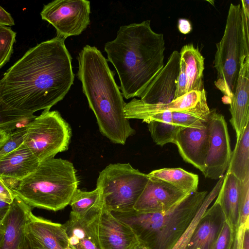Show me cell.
I'll use <instances>...</instances> for the list:
<instances>
[{"label": "cell", "instance_id": "39", "mask_svg": "<svg viewBox=\"0 0 249 249\" xmlns=\"http://www.w3.org/2000/svg\"><path fill=\"white\" fill-rule=\"evenodd\" d=\"M178 26L179 31L183 34H188L192 30L191 24L187 19L179 18Z\"/></svg>", "mask_w": 249, "mask_h": 249}, {"label": "cell", "instance_id": "16", "mask_svg": "<svg viewBox=\"0 0 249 249\" xmlns=\"http://www.w3.org/2000/svg\"><path fill=\"white\" fill-rule=\"evenodd\" d=\"M103 207L90 212L81 218L70 215L63 224L72 249H101L98 227Z\"/></svg>", "mask_w": 249, "mask_h": 249}, {"label": "cell", "instance_id": "28", "mask_svg": "<svg viewBox=\"0 0 249 249\" xmlns=\"http://www.w3.org/2000/svg\"><path fill=\"white\" fill-rule=\"evenodd\" d=\"M36 116L32 113L21 112L12 110L0 100V128L9 133L25 126Z\"/></svg>", "mask_w": 249, "mask_h": 249}, {"label": "cell", "instance_id": "17", "mask_svg": "<svg viewBox=\"0 0 249 249\" xmlns=\"http://www.w3.org/2000/svg\"><path fill=\"white\" fill-rule=\"evenodd\" d=\"M98 237L101 249H132L139 241L129 226L104 207L100 218Z\"/></svg>", "mask_w": 249, "mask_h": 249}, {"label": "cell", "instance_id": "22", "mask_svg": "<svg viewBox=\"0 0 249 249\" xmlns=\"http://www.w3.org/2000/svg\"><path fill=\"white\" fill-rule=\"evenodd\" d=\"M242 182L226 172L216 200L227 221L235 231L239 225V202Z\"/></svg>", "mask_w": 249, "mask_h": 249}, {"label": "cell", "instance_id": "35", "mask_svg": "<svg viewBox=\"0 0 249 249\" xmlns=\"http://www.w3.org/2000/svg\"><path fill=\"white\" fill-rule=\"evenodd\" d=\"M187 86L188 80L185 63L180 57L179 71L177 80L174 100L187 93Z\"/></svg>", "mask_w": 249, "mask_h": 249}, {"label": "cell", "instance_id": "1", "mask_svg": "<svg viewBox=\"0 0 249 249\" xmlns=\"http://www.w3.org/2000/svg\"><path fill=\"white\" fill-rule=\"evenodd\" d=\"M59 36L29 49L0 80V100L8 108L33 114L50 109L73 84L71 56Z\"/></svg>", "mask_w": 249, "mask_h": 249}, {"label": "cell", "instance_id": "3", "mask_svg": "<svg viewBox=\"0 0 249 249\" xmlns=\"http://www.w3.org/2000/svg\"><path fill=\"white\" fill-rule=\"evenodd\" d=\"M77 75L97 120L99 130L112 142L124 144L135 134L124 114L126 103L107 60L95 46L86 45L77 58Z\"/></svg>", "mask_w": 249, "mask_h": 249}, {"label": "cell", "instance_id": "6", "mask_svg": "<svg viewBox=\"0 0 249 249\" xmlns=\"http://www.w3.org/2000/svg\"><path fill=\"white\" fill-rule=\"evenodd\" d=\"M249 19L240 4L231 3L223 36L216 43L213 61L217 71L216 87L230 104L235 91L243 56H249Z\"/></svg>", "mask_w": 249, "mask_h": 249}, {"label": "cell", "instance_id": "7", "mask_svg": "<svg viewBox=\"0 0 249 249\" xmlns=\"http://www.w3.org/2000/svg\"><path fill=\"white\" fill-rule=\"evenodd\" d=\"M149 177L129 163L110 164L99 173L96 187L106 209L110 212L133 209Z\"/></svg>", "mask_w": 249, "mask_h": 249}, {"label": "cell", "instance_id": "26", "mask_svg": "<svg viewBox=\"0 0 249 249\" xmlns=\"http://www.w3.org/2000/svg\"><path fill=\"white\" fill-rule=\"evenodd\" d=\"M70 215L81 218L87 214L104 206L100 189L96 187L92 191H83L77 189L70 203Z\"/></svg>", "mask_w": 249, "mask_h": 249}, {"label": "cell", "instance_id": "15", "mask_svg": "<svg viewBox=\"0 0 249 249\" xmlns=\"http://www.w3.org/2000/svg\"><path fill=\"white\" fill-rule=\"evenodd\" d=\"M209 141L207 122L205 127L202 129L181 127L177 133L174 144L177 145L183 160L199 170L203 174Z\"/></svg>", "mask_w": 249, "mask_h": 249}, {"label": "cell", "instance_id": "30", "mask_svg": "<svg viewBox=\"0 0 249 249\" xmlns=\"http://www.w3.org/2000/svg\"><path fill=\"white\" fill-rule=\"evenodd\" d=\"M16 36V33L11 27L0 25V69L10 59Z\"/></svg>", "mask_w": 249, "mask_h": 249}, {"label": "cell", "instance_id": "37", "mask_svg": "<svg viewBox=\"0 0 249 249\" xmlns=\"http://www.w3.org/2000/svg\"><path fill=\"white\" fill-rule=\"evenodd\" d=\"M249 227V221L239 225L235 231L233 243L231 249H243L245 232Z\"/></svg>", "mask_w": 249, "mask_h": 249}, {"label": "cell", "instance_id": "2", "mask_svg": "<svg viewBox=\"0 0 249 249\" xmlns=\"http://www.w3.org/2000/svg\"><path fill=\"white\" fill-rule=\"evenodd\" d=\"M165 40L150 20L121 26L115 39L107 42L108 61L118 74L123 97H140L163 68Z\"/></svg>", "mask_w": 249, "mask_h": 249}, {"label": "cell", "instance_id": "31", "mask_svg": "<svg viewBox=\"0 0 249 249\" xmlns=\"http://www.w3.org/2000/svg\"><path fill=\"white\" fill-rule=\"evenodd\" d=\"M173 123L183 127L202 129L205 127L207 122L197 116L185 112H172Z\"/></svg>", "mask_w": 249, "mask_h": 249}, {"label": "cell", "instance_id": "44", "mask_svg": "<svg viewBox=\"0 0 249 249\" xmlns=\"http://www.w3.org/2000/svg\"><path fill=\"white\" fill-rule=\"evenodd\" d=\"M30 249H38V248H35L34 247H33L31 244L30 243Z\"/></svg>", "mask_w": 249, "mask_h": 249}, {"label": "cell", "instance_id": "9", "mask_svg": "<svg viewBox=\"0 0 249 249\" xmlns=\"http://www.w3.org/2000/svg\"><path fill=\"white\" fill-rule=\"evenodd\" d=\"M90 1L56 0L44 5L40 15L52 24L57 36L66 39L80 35L89 24Z\"/></svg>", "mask_w": 249, "mask_h": 249}, {"label": "cell", "instance_id": "21", "mask_svg": "<svg viewBox=\"0 0 249 249\" xmlns=\"http://www.w3.org/2000/svg\"><path fill=\"white\" fill-rule=\"evenodd\" d=\"M40 161L23 144L0 159V177L19 182L34 172Z\"/></svg>", "mask_w": 249, "mask_h": 249}, {"label": "cell", "instance_id": "42", "mask_svg": "<svg viewBox=\"0 0 249 249\" xmlns=\"http://www.w3.org/2000/svg\"><path fill=\"white\" fill-rule=\"evenodd\" d=\"M243 249H249V228H248L246 229L244 240H243Z\"/></svg>", "mask_w": 249, "mask_h": 249}, {"label": "cell", "instance_id": "24", "mask_svg": "<svg viewBox=\"0 0 249 249\" xmlns=\"http://www.w3.org/2000/svg\"><path fill=\"white\" fill-rule=\"evenodd\" d=\"M147 176L164 181L187 194L197 191L198 175L180 168L157 169L152 171Z\"/></svg>", "mask_w": 249, "mask_h": 249}, {"label": "cell", "instance_id": "27", "mask_svg": "<svg viewBox=\"0 0 249 249\" xmlns=\"http://www.w3.org/2000/svg\"><path fill=\"white\" fill-rule=\"evenodd\" d=\"M224 176L219 179L214 187L208 194L203 203L172 249H185L188 244L197 225L205 211L213 200L217 197Z\"/></svg>", "mask_w": 249, "mask_h": 249}, {"label": "cell", "instance_id": "38", "mask_svg": "<svg viewBox=\"0 0 249 249\" xmlns=\"http://www.w3.org/2000/svg\"><path fill=\"white\" fill-rule=\"evenodd\" d=\"M14 25L15 22L11 14L0 6V25L11 26Z\"/></svg>", "mask_w": 249, "mask_h": 249}, {"label": "cell", "instance_id": "34", "mask_svg": "<svg viewBox=\"0 0 249 249\" xmlns=\"http://www.w3.org/2000/svg\"><path fill=\"white\" fill-rule=\"evenodd\" d=\"M249 221V179L242 182L239 202V225ZM238 225V226H239Z\"/></svg>", "mask_w": 249, "mask_h": 249}, {"label": "cell", "instance_id": "10", "mask_svg": "<svg viewBox=\"0 0 249 249\" xmlns=\"http://www.w3.org/2000/svg\"><path fill=\"white\" fill-rule=\"evenodd\" d=\"M166 111H182L193 114L207 122L210 115L205 89L192 91L168 104H148L133 98L124 109L125 117L143 122L149 117Z\"/></svg>", "mask_w": 249, "mask_h": 249}, {"label": "cell", "instance_id": "32", "mask_svg": "<svg viewBox=\"0 0 249 249\" xmlns=\"http://www.w3.org/2000/svg\"><path fill=\"white\" fill-rule=\"evenodd\" d=\"M235 231L225 220L219 234L212 249H231Z\"/></svg>", "mask_w": 249, "mask_h": 249}, {"label": "cell", "instance_id": "14", "mask_svg": "<svg viewBox=\"0 0 249 249\" xmlns=\"http://www.w3.org/2000/svg\"><path fill=\"white\" fill-rule=\"evenodd\" d=\"M148 177V181L133 208L137 212L150 213L166 211L188 195L164 181Z\"/></svg>", "mask_w": 249, "mask_h": 249}, {"label": "cell", "instance_id": "36", "mask_svg": "<svg viewBox=\"0 0 249 249\" xmlns=\"http://www.w3.org/2000/svg\"><path fill=\"white\" fill-rule=\"evenodd\" d=\"M16 196L13 189L0 177V200L10 204Z\"/></svg>", "mask_w": 249, "mask_h": 249}, {"label": "cell", "instance_id": "5", "mask_svg": "<svg viewBox=\"0 0 249 249\" xmlns=\"http://www.w3.org/2000/svg\"><path fill=\"white\" fill-rule=\"evenodd\" d=\"M79 181L73 164L66 160L49 158L13 189L31 208L57 211L70 203Z\"/></svg>", "mask_w": 249, "mask_h": 249}, {"label": "cell", "instance_id": "13", "mask_svg": "<svg viewBox=\"0 0 249 249\" xmlns=\"http://www.w3.org/2000/svg\"><path fill=\"white\" fill-rule=\"evenodd\" d=\"M180 57L178 51L172 52L162 69L140 96L142 102L148 104H168L174 100Z\"/></svg>", "mask_w": 249, "mask_h": 249}, {"label": "cell", "instance_id": "33", "mask_svg": "<svg viewBox=\"0 0 249 249\" xmlns=\"http://www.w3.org/2000/svg\"><path fill=\"white\" fill-rule=\"evenodd\" d=\"M25 127L17 129L11 133L0 149V159L15 150L23 144Z\"/></svg>", "mask_w": 249, "mask_h": 249}, {"label": "cell", "instance_id": "8", "mask_svg": "<svg viewBox=\"0 0 249 249\" xmlns=\"http://www.w3.org/2000/svg\"><path fill=\"white\" fill-rule=\"evenodd\" d=\"M71 135L58 111L45 109L25 126L23 144L41 162L66 151Z\"/></svg>", "mask_w": 249, "mask_h": 249}, {"label": "cell", "instance_id": "40", "mask_svg": "<svg viewBox=\"0 0 249 249\" xmlns=\"http://www.w3.org/2000/svg\"><path fill=\"white\" fill-rule=\"evenodd\" d=\"M10 204L0 200V225L5 216Z\"/></svg>", "mask_w": 249, "mask_h": 249}, {"label": "cell", "instance_id": "29", "mask_svg": "<svg viewBox=\"0 0 249 249\" xmlns=\"http://www.w3.org/2000/svg\"><path fill=\"white\" fill-rule=\"evenodd\" d=\"M180 127L169 121H152L148 123L153 141L161 146L168 143H175L177 133Z\"/></svg>", "mask_w": 249, "mask_h": 249}, {"label": "cell", "instance_id": "43", "mask_svg": "<svg viewBox=\"0 0 249 249\" xmlns=\"http://www.w3.org/2000/svg\"><path fill=\"white\" fill-rule=\"evenodd\" d=\"M132 249H149V248L144 243L139 241Z\"/></svg>", "mask_w": 249, "mask_h": 249}, {"label": "cell", "instance_id": "18", "mask_svg": "<svg viewBox=\"0 0 249 249\" xmlns=\"http://www.w3.org/2000/svg\"><path fill=\"white\" fill-rule=\"evenodd\" d=\"M31 245L39 249H72L63 224L53 222L32 213L27 227Z\"/></svg>", "mask_w": 249, "mask_h": 249}, {"label": "cell", "instance_id": "11", "mask_svg": "<svg viewBox=\"0 0 249 249\" xmlns=\"http://www.w3.org/2000/svg\"><path fill=\"white\" fill-rule=\"evenodd\" d=\"M208 125L209 148L203 175L206 178L218 179L227 169L232 153L227 124L223 115L212 109Z\"/></svg>", "mask_w": 249, "mask_h": 249}, {"label": "cell", "instance_id": "19", "mask_svg": "<svg viewBox=\"0 0 249 249\" xmlns=\"http://www.w3.org/2000/svg\"><path fill=\"white\" fill-rule=\"evenodd\" d=\"M249 56H243L235 91L230 103V122L237 141L249 122Z\"/></svg>", "mask_w": 249, "mask_h": 249}, {"label": "cell", "instance_id": "41", "mask_svg": "<svg viewBox=\"0 0 249 249\" xmlns=\"http://www.w3.org/2000/svg\"><path fill=\"white\" fill-rule=\"evenodd\" d=\"M9 133L6 130L0 128V149L7 140Z\"/></svg>", "mask_w": 249, "mask_h": 249}, {"label": "cell", "instance_id": "23", "mask_svg": "<svg viewBox=\"0 0 249 249\" xmlns=\"http://www.w3.org/2000/svg\"><path fill=\"white\" fill-rule=\"evenodd\" d=\"M179 53L185 65L188 80L187 93L204 90L203 71L205 58L203 56L198 48L192 43L184 45Z\"/></svg>", "mask_w": 249, "mask_h": 249}, {"label": "cell", "instance_id": "12", "mask_svg": "<svg viewBox=\"0 0 249 249\" xmlns=\"http://www.w3.org/2000/svg\"><path fill=\"white\" fill-rule=\"evenodd\" d=\"M32 208L16 195L0 225V249H30L27 227Z\"/></svg>", "mask_w": 249, "mask_h": 249}, {"label": "cell", "instance_id": "25", "mask_svg": "<svg viewBox=\"0 0 249 249\" xmlns=\"http://www.w3.org/2000/svg\"><path fill=\"white\" fill-rule=\"evenodd\" d=\"M227 170L241 182L249 179V122L236 141Z\"/></svg>", "mask_w": 249, "mask_h": 249}, {"label": "cell", "instance_id": "20", "mask_svg": "<svg viewBox=\"0 0 249 249\" xmlns=\"http://www.w3.org/2000/svg\"><path fill=\"white\" fill-rule=\"evenodd\" d=\"M225 220L223 211L215 200L204 213L185 249H212Z\"/></svg>", "mask_w": 249, "mask_h": 249}, {"label": "cell", "instance_id": "4", "mask_svg": "<svg viewBox=\"0 0 249 249\" xmlns=\"http://www.w3.org/2000/svg\"><path fill=\"white\" fill-rule=\"evenodd\" d=\"M207 194L205 191L189 194L173 207L161 212L141 213L133 209L111 213L129 226L139 241L149 249H172Z\"/></svg>", "mask_w": 249, "mask_h": 249}]
</instances>
